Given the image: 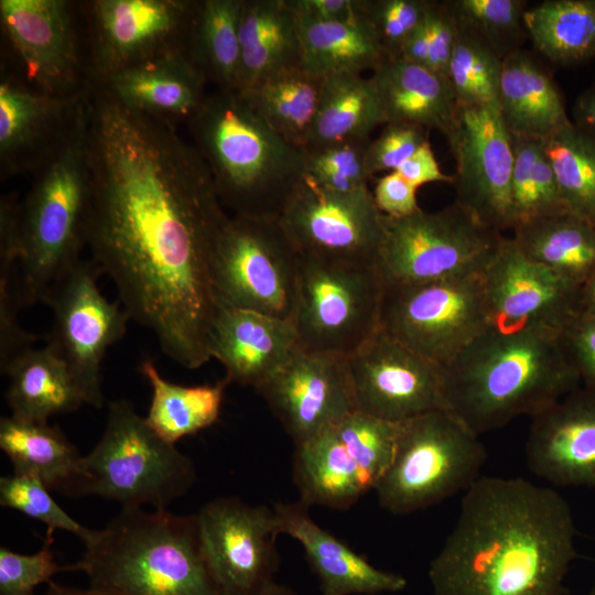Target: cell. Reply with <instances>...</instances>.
<instances>
[{
  "mask_svg": "<svg viewBox=\"0 0 595 595\" xmlns=\"http://www.w3.org/2000/svg\"><path fill=\"white\" fill-rule=\"evenodd\" d=\"M84 100L91 260L161 350L197 369L212 359L214 260L229 216L175 126L125 107L99 85Z\"/></svg>",
  "mask_w": 595,
  "mask_h": 595,
  "instance_id": "cell-1",
  "label": "cell"
},
{
  "mask_svg": "<svg viewBox=\"0 0 595 595\" xmlns=\"http://www.w3.org/2000/svg\"><path fill=\"white\" fill-rule=\"evenodd\" d=\"M575 523L554 489L479 477L429 567L434 595H564Z\"/></svg>",
  "mask_w": 595,
  "mask_h": 595,
  "instance_id": "cell-2",
  "label": "cell"
},
{
  "mask_svg": "<svg viewBox=\"0 0 595 595\" xmlns=\"http://www.w3.org/2000/svg\"><path fill=\"white\" fill-rule=\"evenodd\" d=\"M559 332L488 328L444 367L445 410L480 435L532 418L576 389L581 380Z\"/></svg>",
  "mask_w": 595,
  "mask_h": 595,
  "instance_id": "cell-3",
  "label": "cell"
},
{
  "mask_svg": "<svg viewBox=\"0 0 595 595\" xmlns=\"http://www.w3.org/2000/svg\"><path fill=\"white\" fill-rule=\"evenodd\" d=\"M218 197L236 216L278 218L305 174L304 153L238 88H215L187 122Z\"/></svg>",
  "mask_w": 595,
  "mask_h": 595,
  "instance_id": "cell-4",
  "label": "cell"
},
{
  "mask_svg": "<svg viewBox=\"0 0 595 595\" xmlns=\"http://www.w3.org/2000/svg\"><path fill=\"white\" fill-rule=\"evenodd\" d=\"M85 552L63 571H82L110 595H223L201 550L196 513L122 508L94 530Z\"/></svg>",
  "mask_w": 595,
  "mask_h": 595,
  "instance_id": "cell-5",
  "label": "cell"
},
{
  "mask_svg": "<svg viewBox=\"0 0 595 595\" xmlns=\"http://www.w3.org/2000/svg\"><path fill=\"white\" fill-rule=\"evenodd\" d=\"M35 172L20 204L22 307L44 303L87 246L91 185L84 98L63 139Z\"/></svg>",
  "mask_w": 595,
  "mask_h": 595,
  "instance_id": "cell-6",
  "label": "cell"
},
{
  "mask_svg": "<svg viewBox=\"0 0 595 595\" xmlns=\"http://www.w3.org/2000/svg\"><path fill=\"white\" fill-rule=\"evenodd\" d=\"M195 478L192 459L160 437L129 401L119 399L109 403L105 432L83 456L72 494L99 496L122 508L165 510Z\"/></svg>",
  "mask_w": 595,
  "mask_h": 595,
  "instance_id": "cell-7",
  "label": "cell"
},
{
  "mask_svg": "<svg viewBox=\"0 0 595 595\" xmlns=\"http://www.w3.org/2000/svg\"><path fill=\"white\" fill-rule=\"evenodd\" d=\"M486 459L479 435L446 410L400 423L392 462L377 484L379 504L407 515L466 491Z\"/></svg>",
  "mask_w": 595,
  "mask_h": 595,
  "instance_id": "cell-8",
  "label": "cell"
},
{
  "mask_svg": "<svg viewBox=\"0 0 595 595\" xmlns=\"http://www.w3.org/2000/svg\"><path fill=\"white\" fill-rule=\"evenodd\" d=\"M504 236L457 203L434 213L383 216L376 267L385 284H414L483 273Z\"/></svg>",
  "mask_w": 595,
  "mask_h": 595,
  "instance_id": "cell-9",
  "label": "cell"
},
{
  "mask_svg": "<svg viewBox=\"0 0 595 595\" xmlns=\"http://www.w3.org/2000/svg\"><path fill=\"white\" fill-rule=\"evenodd\" d=\"M301 257L279 218L229 216L214 260L219 305L292 323Z\"/></svg>",
  "mask_w": 595,
  "mask_h": 595,
  "instance_id": "cell-10",
  "label": "cell"
},
{
  "mask_svg": "<svg viewBox=\"0 0 595 595\" xmlns=\"http://www.w3.org/2000/svg\"><path fill=\"white\" fill-rule=\"evenodd\" d=\"M383 285L375 264L302 256L292 320L298 347L353 354L379 327Z\"/></svg>",
  "mask_w": 595,
  "mask_h": 595,
  "instance_id": "cell-11",
  "label": "cell"
},
{
  "mask_svg": "<svg viewBox=\"0 0 595 595\" xmlns=\"http://www.w3.org/2000/svg\"><path fill=\"white\" fill-rule=\"evenodd\" d=\"M379 328L443 367L489 327L483 273L385 284Z\"/></svg>",
  "mask_w": 595,
  "mask_h": 595,
  "instance_id": "cell-12",
  "label": "cell"
},
{
  "mask_svg": "<svg viewBox=\"0 0 595 595\" xmlns=\"http://www.w3.org/2000/svg\"><path fill=\"white\" fill-rule=\"evenodd\" d=\"M197 1L94 0L85 3L89 85L134 65L187 53Z\"/></svg>",
  "mask_w": 595,
  "mask_h": 595,
  "instance_id": "cell-13",
  "label": "cell"
},
{
  "mask_svg": "<svg viewBox=\"0 0 595 595\" xmlns=\"http://www.w3.org/2000/svg\"><path fill=\"white\" fill-rule=\"evenodd\" d=\"M100 269L82 259L51 290L44 303L53 311L46 337L67 365L85 404L104 405L101 363L127 332L129 313L98 288Z\"/></svg>",
  "mask_w": 595,
  "mask_h": 595,
  "instance_id": "cell-14",
  "label": "cell"
},
{
  "mask_svg": "<svg viewBox=\"0 0 595 595\" xmlns=\"http://www.w3.org/2000/svg\"><path fill=\"white\" fill-rule=\"evenodd\" d=\"M278 218L302 256L376 266L383 215L369 187L337 193L304 175Z\"/></svg>",
  "mask_w": 595,
  "mask_h": 595,
  "instance_id": "cell-15",
  "label": "cell"
},
{
  "mask_svg": "<svg viewBox=\"0 0 595 595\" xmlns=\"http://www.w3.org/2000/svg\"><path fill=\"white\" fill-rule=\"evenodd\" d=\"M196 520L203 558L223 595H261L274 584L281 533L273 507L223 497L205 504Z\"/></svg>",
  "mask_w": 595,
  "mask_h": 595,
  "instance_id": "cell-16",
  "label": "cell"
},
{
  "mask_svg": "<svg viewBox=\"0 0 595 595\" xmlns=\"http://www.w3.org/2000/svg\"><path fill=\"white\" fill-rule=\"evenodd\" d=\"M456 163L455 203L488 228L512 229V138L499 108L457 104L444 133Z\"/></svg>",
  "mask_w": 595,
  "mask_h": 595,
  "instance_id": "cell-17",
  "label": "cell"
},
{
  "mask_svg": "<svg viewBox=\"0 0 595 595\" xmlns=\"http://www.w3.org/2000/svg\"><path fill=\"white\" fill-rule=\"evenodd\" d=\"M74 7L65 0L0 1L1 26L20 63V77L62 98L83 96L89 87Z\"/></svg>",
  "mask_w": 595,
  "mask_h": 595,
  "instance_id": "cell-18",
  "label": "cell"
},
{
  "mask_svg": "<svg viewBox=\"0 0 595 595\" xmlns=\"http://www.w3.org/2000/svg\"><path fill=\"white\" fill-rule=\"evenodd\" d=\"M356 411L394 423L445 410L444 367L381 328L347 356Z\"/></svg>",
  "mask_w": 595,
  "mask_h": 595,
  "instance_id": "cell-19",
  "label": "cell"
},
{
  "mask_svg": "<svg viewBox=\"0 0 595 595\" xmlns=\"http://www.w3.org/2000/svg\"><path fill=\"white\" fill-rule=\"evenodd\" d=\"M489 327L513 333L533 326L560 331L576 314L578 285L527 257L504 237L483 272Z\"/></svg>",
  "mask_w": 595,
  "mask_h": 595,
  "instance_id": "cell-20",
  "label": "cell"
},
{
  "mask_svg": "<svg viewBox=\"0 0 595 595\" xmlns=\"http://www.w3.org/2000/svg\"><path fill=\"white\" fill-rule=\"evenodd\" d=\"M257 391L295 445L356 411L343 355L298 348Z\"/></svg>",
  "mask_w": 595,
  "mask_h": 595,
  "instance_id": "cell-21",
  "label": "cell"
},
{
  "mask_svg": "<svg viewBox=\"0 0 595 595\" xmlns=\"http://www.w3.org/2000/svg\"><path fill=\"white\" fill-rule=\"evenodd\" d=\"M528 468L555 486L595 487V389H576L532 416Z\"/></svg>",
  "mask_w": 595,
  "mask_h": 595,
  "instance_id": "cell-22",
  "label": "cell"
},
{
  "mask_svg": "<svg viewBox=\"0 0 595 595\" xmlns=\"http://www.w3.org/2000/svg\"><path fill=\"white\" fill-rule=\"evenodd\" d=\"M85 95V94H84ZM83 96L62 98L29 86L18 75L0 83L1 171H36L72 125Z\"/></svg>",
  "mask_w": 595,
  "mask_h": 595,
  "instance_id": "cell-23",
  "label": "cell"
},
{
  "mask_svg": "<svg viewBox=\"0 0 595 595\" xmlns=\"http://www.w3.org/2000/svg\"><path fill=\"white\" fill-rule=\"evenodd\" d=\"M298 348L292 323L219 305L210 332L209 354L225 367L229 382L258 390Z\"/></svg>",
  "mask_w": 595,
  "mask_h": 595,
  "instance_id": "cell-24",
  "label": "cell"
},
{
  "mask_svg": "<svg viewBox=\"0 0 595 595\" xmlns=\"http://www.w3.org/2000/svg\"><path fill=\"white\" fill-rule=\"evenodd\" d=\"M279 530L296 540L318 578L322 595H377L403 591L405 577L379 570L320 527L303 501L273 506Z\"/></svg>",
  "mask_w": 595,
  "mask_h": 595,
  "instance_id": "cell-25",
  "label": "cell"
},
{
  "mask_svg": "<svg viewBox=\"0 0 595 595\" xmlns=\"http://www.w3.org/2000/svg\"><path fill=\"white\" fill-rule=\"evenodd\" d=\"M206 84L190 55L178 52L122 69L95 85L125 107L176 126L187 123L202 106Z\"/></svg>",
  "mask_w": 595,
  "mask_h": 595,
  "instance_id": "cell-26",
  "label": "cell"
},
{
  "mask_svg": "<svg viewBox=\"0 0 595 595\" xmlns=\"http://www.w3.org/2000/svg\"><path fill=\"white\" fill-rule=\"evenodd\" d=\"M498 105L508 131L516 138L543 141L572 121L552 77L519 48L502 58Z\"/></svg>",
  "mask_w": 595,
  "mask_h": 595,
  "instance_id": "cell-27",
  "label": "cell"
},
{
  "mask_svg": "<svg viewBox=\"0 0 595 595\" xmlns=\"http://www.w3.org/2000/svg\"><path fill=\"white\" fill-rule=\"evenodd\" d=\"M383 123L402 122L446 132L457 109L447 77L402 57L386 58L370 77Z\"/></svg>",
  "mask_w": 595,
  "mask_h": 595,
  "instance_id": "cell-28",
  "label": "cell"
},
{
  "mask_svg": "<svg viewBox=\"0 0 595 595\" xmlns=\"http://www.w3.org/2000/svg\"><path fill=\"white\" fill-rule=\"evenodd\" d=\"M239 42L238 89L300 65L298 19L285 0H244Z\"/></svg>",
  "mask_w": 595,
  "mask_h": 595,
  "instance_id": "cell-29",
  "label": "cell"
},
{
  "mask_svg": "<svg viewBox=\"0 0 595 595\" xmlns=\"http://www.w3.org/2000/svg\"><path fill=\"white\" fill-rule=\"evenodd\" d=\"M1 374L9 377L6 400L13 416L47 422L85 404L67 365L47 342L20 355Z\"/></svg>",
  "mask_w": 595,
  "mask_h": 595,
  "instance_id": "cell-30",
  "label": "cell"
},
{
  "mask_svg": "<svg viewBox=\"0 0 595 595\" xmlns=\"http://www.w3.org/2000/svg\"><path fill=\"white\" fill-rule=\"evenodd\" d=\"M293 478L309 507L347 509L369 491L334 425L295 445Z\"/></svg>",
  "mask_w": 595,
  "mask_h": 595,
  "instance_id": "cell-31",
  "label": "cell"
},
{
  "mask_svg": "<svg viewBox=\"0 0 595 595\" xmlns=\"http://www.w3.org/2000/svg\"><path fill=\"white\" fill-rule=\"evenodd\" d=\"M0 447L11 461L13 474L34 477L48 489L72 494L83 456L57 425L2 416Z\"/></svg>",
  "mask_w": 595,
  "mask_h": 595,
  "instance_id": "cell-32",
  "label": "cell"
},
{
  "mask_svg": "<svg viewBox=\"0 0 595 595\" xmlns=\"http://www.w3.org/2000/svg\"><path fill=\"white\" fill-rule=\"evenodd\" d=\"M296 19L300 66L315 76L372 72L387 58L363 13L355 20L338 22Z\"/></svg>",
  "mask_w": 595,
  "mask_h": 595,
  "instance_id": "cell-33",
  "label": "cell"
},
{
  "mask_svg": "<svg viewBox=\"0 0 595 595\" xmlns=\"http://www.w3.org/2000/svg\"><path fill=\"white\" fill-rule=\"evenodd\" d=\"M511 238L527 257L576 284L595 272V226L572 213L517 226Z\"/></svg>",
  "mask_w": 595,
  "mask_h": 595,
  "instance_id": "cell-34",
  "label": "cell"
},
{
  "mask_svg": "<svg viewBox=\"0 0 595 595\" xmlns=\"http://www.w3.org/2000/svg\"><path fill=\"white\" fill-rule=\"evenodd\" d=\"M140 371L152 389L145 421L163 440L175 444L214 424L220 412L226 378L203 386H182L163 378L153 361L145 359Z\"/></svg>",
  "mask_w": 595,
  "mask_h": 595,
  "instance_id": "cell-35",
  "label": "cell"
},
{
  "mask_svg": "<svg viewBox=\"0 0 595 595\" xmlns=\"http://www.w3.org/2000/svg\"><path fill=\"white\" fill-rule=\"evenodd\" d=\"M322 86V77L299 65L240 90L277 133L303 151L317 115Z\"/></svg>",
  "mask_w": 595,
  "mask_h": 595,
  "instance_id": "cell-36",
  "label": "cell"
},
{
  "mask_svg": "<svg viewBox=\"0 0 595 595\" xmlns=\"http://www.w3.org/2000/svg\"><path fill=\"white\" fill-rule=\"evenodd\" d=\"M381 123V109L370 77L360 74L324 77L317 115L304 150L369 138Z\"/></svg>",
  "mask_w": 595,
  "mask_h": 595,
  "instance_id": "cell-37",
  "label": "cell"
},
{
  "mask_svg": "<svg viewBox=\"0 0 595 595\" xmlns=\"http://www.w3.org/2000/svg\"><path fill=\"white\" fill-rule=\"evenodd\" d=\"M523 23L534 47L555 64L595 56V0H545L524 11Z\"/></svg>",
  "mask_w": 595,
  "mask_h": 595,
  "instance_id": "cell-38",
  "label": "cell"
},
{
  "mask_svg": "<svg viewBox=\"0 0 595 595\" xmlns=\"http://www.w3.org/2000/svg\"><path fill=\"white\" fill-rule=\"evenodd\" d=\"M242 3L244 0L197 1L188 53L207 83L216 88H237Z\"/></svg>",
  "mask_w": 595,
  "mask_h": 595,
  "instance_id": "cell-39",
  "label": "cell"
},
{
  "mask_svg": "<svg viewBox=\"0 0 595 595\" xmlns=\"http://www.w3.org/2000/svg\"><path fill=\"white\" fill-rule=\"evenodd\" d=\"M543 148L563 206L595 226V140L571 121Z\"/></svg>",
  "mask_w": 595,
  "mask_h": 595,
  "instance_id": "cell-40",
  "label": "cell"
},
{
  "mask_svg": "<svg viewBox=\"0 0 595 595\" xmlns=\"http://www.w3.org/2000/svg\"><path fill=\"white\" fill-rule=\"evenodd\" d=\"M512 138V230L522 224L567 212L560 197L543 141Z\"/></svg>",
  "mask_w": 595,
  "mask_h": 595,
  "instance_id": "cell-41",
  "label": "cell"
},
{
  "mask_svg": "<svg viewBox=\"0 0 595 595\" xmlns=\"http://www.w3.org/2000/svg\"><path fill=\"white\" fill-rule=\"evenodd\" d=\"M502 58L480 37L458 26L447 78L457 104L498 105Z\"/></svg>",
  "mask_w": 595,
  "mask_h": 595,
  "instance_id": "cell-42",
  "label": "cell"
},
{
  "mask_svg": "<svg viewBox=\"0 0 595 595\" xmlns=\"http://www.w3.org/2000/svg\"><path fill=\"white\" fill-rule=\"evenodd\" d=\"M334 426L366 486L375 490L392 462L400 423L355 411Z\"/></svg>",
  "mask_w": 595,
  "mask_h": 595,
  "instance_id": "cell-43",
  "label": "cell"
},
{
  "mask_svg": "<svg viewBox=\"0 0 595 595\" xmlns=\"http://www.w3.org/2000/svg\"><path fill=\"white\" fill-rule=\"evenodd\" d=\"M444 4L459 28L480 37L501 58L518 50L516 45L526 32V1L451 0Z\"/></svg>",
  "mask_w": 595,
  "mask_h": 595,
  "instance_id": "cell-44",
  "label": "cell"
},
{
  "mask_svg": "<svg viewBox=\"0 0 595 595\" xmlns=\"http://www.w3.org/2000/svg\"><path fill=\"white\" fill-rule=\"evenodd\" d=\"M369 138L328 143L303 151L305 176L318 186L337 193L368 187L366 155Z\"/></svg>",
  "mask_w": 595,
  "mask_h": 595,
  "instance_id": "cell-45",
  "label": "cell"
},
{
  "mask_svg": "<svg viewBox=\"0 0 595 595\" xmlns=\"http://www.w3.org/2000/svg\"><path fill=\"white\" fill-rule=\"evenodd\" d=\"M48 488L39 479L12 474L0 478V504L15 509L30 518L45 523L50 530H64L76 534L84 543L93 534L88 529L72 518L52 498Z\"/></svg>",
  "mask_w": 595,
  "mask_h": 595,
  "instance_id": "cell-46",
  "label": "cell"
},
{
  "mask_svg": "<svg viewBox=\"0 0 595 595\" xmlns=\"http://www.w3.org/2000/svg\"><path fill=\"white\" fill-rule=\"evenodd\" d=\"M430 4L428 0H363V17L387 58L400 57L405 40L424 20Z\"/></svg>",
  "mask_w": 595,
  "mask_h": 595,
  "instance_id": "cell-47",
  "label": "cell"
},
{
  "mask_svg": "<svg viewBox=\"0 0 595 595\" xmlns=\"http://www.w3.org/2000/svg\"><path fill=\"white\" fill-rule=\"evenodd\" d=\"M63 571L55 562L51 543L47 541L34 554H21L0 548V595H34V588L51 583L52 577Z\"/></svg>",
  "mask_w": 595,
  "mask_h": 595,
  "instance_id": "cell-48",
  "label": "cell"
},
{
  "mask_svg": "<svg viewBox=\"0 0 595 595\" xmlns=\"http://www.w3.org/2000/svg\"><path fill=\"white\" fill-rule=\"evenodd\" d=\"M424 130L409 123H386L380 136L369 143L366 155L368 176L381 171H396L422 144L429 141Z\"/></svg>",
  "mask_w": 595,
  "mask_h": 595,
  "instance_id": "cell-49",
  "label": "cell"
},
{
  "mask_svg": "<svg viewBox=\"0 0 595 595\" xmlns=\"http://www.w3.org/2000/svg\"><path fill=\"white\" fill-rule=\"evenodd\" d=\"M22 309L18 279H0V369L33 348L41 336L23 329L19 322Z\"/></svg>",
  "mask_w": 595,
  "mask_h": 595,
  "instance_id": "cell-50",
  "label": "cell"
},
{
  "mask_svg": "<svg viewBox=\"0 0 595 595\" xmlns=\"http://www.w3.org/2000/svg\"><path fill=\"white\" fill-rule=\"evenodd\" d=\"M559 334L582 386L595 389V317L576 313Z\"/></svg>",
  "mask_w": 595,
  "mask_h": 595,
  "instance_id": "cell-51",
  "label": "cell"
},
{
  "mask_svg": "<svg viewBox=\"0 0 595 595\" xmlns=\"http://www.w3.org/2000/svg\"><path fill=\"white\" fill-rule=\"evenodd\" d=\"M429 57L426 67L447 77L448 64L458 34V25L444 2L431 1L426 13Z\"/></svg>",
  "mask_w": 595,
  "mask_h": 595,
  "instance_id": "cell-52",
  "label": "cell"
},
{
  "mask_svg": "<svg viewBox=\"0 0 595 595\" xmlns=\"http://www.w3.org/2000/svg\"><path fill=\"white\" fill-rule=\"evenodd\" d=\"M372 196L377 208L387 217L403 218L421 210L416 202V187L397 171L377 181Z\"/></svg>",
  "mask_w": 595,
  "mask_h": 595,
  "instance_id": "cell-53",
  "label": "cell"
},
{
  "mask_svg": "<svg viewBox=\"0 0 595 595\" xmlns=\"http://www.w3.org/2000/svg\"><path fill=\"white\" fill-rule=\"evenodd\" d=\"M20 204L13 195L0 201V273L19 270L21 260Z\"/></svg>",
  "mask_w": 595,
  "mask_h": 595,
  "instance_id": "cell-54",
  "label": "cell"
},
{
  "mask_svg": "<svg viewBox=\"0 0 595 595\" xmlns=\"http://www.w3.org/2000/svg\"><path fill=\"white\" fill-rule=\"evenodd\" d=\"M285 3L298 18L338 22L360 17L363 0H285Z\"/></svg>",
  "mask_w": 595,
  "mask_h": 595,
  "instance_id": "cell-55",
  "label": "cell"
},
{
  "mask_svg": "<svg viewBox=\"0 0 595 595\" xmlns=\"http://www.w3.org/2000/svg\"><path fill=\"white\" fill-rule=\"evenodd\" d=\"M396 171L416 188L433 182L453 184V176L444 174L440 169L429 141L422 144Z\"/></svg>",
  "mask_w": 595,
  "mask_h": 595,
  "instance_id": "cell-56",
  "label": "cell"
},
{
  "mask_svg": "<svg viewBox=\"0 0 595 595\" xmlns=\"http://www.w3.org/2000/svg\"><path fill=\"white\" fill-rule=\"evenodd\" d=\"M400 57L411 63L426 66L429 57V30L426 15L405 40Z\"/></svg>",
  "mask_w": 595,
  "mask_h": 595,
  "instance_id": "cell-57",
  "label": "cell"
},
{
  "mask_svg": "<svg viewBox=\"0 0 595 595\" xmlns=\"http://www.w3.org/2000/svg\"><path fill=\"white\" fill-rule=\"evenodd\" d=\"M573 118L572 122L595 140V85L577 97Z\"/></svg>",
  "mask_w": 595,
  "mask_h": 595,
  "instance_id": "cell-58",
  "label": "cell"
},
{
  "mask_svg": "<svg viewBox=\"0 0 595 595\" xmlns=\"http://www.w3.org/2000/svg\"><path fill=\"white\" fill-rule=\"evenodd\" d=\"M576 313L595 317V272L578 285Z\"/></svg>",
  "mask_w": 595,
  "mask_h": 595,
  "instance_id": "cell-59",
  "label": "cell"
},
{
  "mask_svg": "<svg viewBox=\"0 0 595 595\" xmlns=\"http://www.w3.org/2000/svg\"><path fill=\"white\" fill-rule=\"evenodd\" d=\"M48 588L43 595H110L105 592L89 587L88 589L73 588L48 583Z\"/></svg>",
  "mask_w": 595,
  "mask_h": 595,
  "instance_id": "cell-60",
  "label": "cell"
},
{
  "mask_svg": "<svg viewBox=\"0 0 595 595\" xmlns=\"http://www.w3.org/2000/svg\"><path fill=\"white\" fill-rule=\"evenodd\" d=\"M261 595H299L295 592L291 591L288 587L281 586L274 583L270 588H268Z\"/></svg>",
  "mask_w": 595,
  "mask_h": 595,
  "instance_id": "cell-61",
  "label": "cell"
},
{
  "mask_svg": "<svg viewBox=\"0 0 595 595\" xmlns=\"http://www.w3.org/2000/svg\"><path fill=\"white\" fill-rule=\"evenodd\" d=\"M587 595H595V582L593 586L591 587L589 592L587 593Z\"/></svg>",
  "mask_w": 595,
  "mask_h": 595,
  "instance_id": "cell-62",
  "label": "cell"
}]
</instances>
